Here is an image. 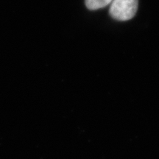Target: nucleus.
Listing matches in <instances>:
<instances>
[{"instance_id": "f257e3e1", "label": "nucleus", "mask_w": 159, "mask_h": 159, "mask_svg": "<svg viewBox=\"0 0 159 159\" xmlns=\"http://www.w3.org/2000/svg\"><path fill=\"white\" fill-rule=\"evenodd\" d=\"M138 0H113L109 13L117 21H128L133 19L138 10Z\"/></svg>"}, {"instance_id": "f03ea898", "label": "nucleus", "mask_w": 159, "mask_h": 159, "mask_svg": "<svg viewBox=\"0 0 159 159\" xmlns=\"http://www.w3.org/2000/svg\"><path fill=\"white\" fill-rule=\"evenodd\" d=\"M113 0H85L86 7L90 11H96L106 7Z\"/></svg>"}]
</instances>
